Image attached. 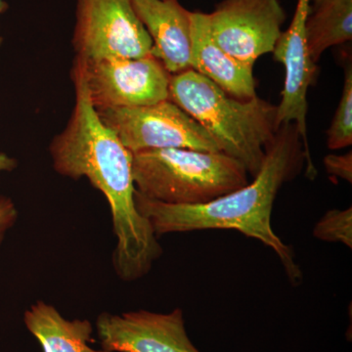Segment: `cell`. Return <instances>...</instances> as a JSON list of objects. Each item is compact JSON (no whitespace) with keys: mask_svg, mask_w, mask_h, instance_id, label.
<instances>
[{"mask_svg":"<svg viewBox=\"0 0 352 352\" xmlns=\"http://www.w3.org/2000/svg\"><path fill=\"white\" fill-rule=\"evenodd\" d=\"M72 78L75 107L64 131L51 142L53 166L60 175L73 179L87 177L106 197L117 237L113 270L122 281H136L150 272L155 261L161 258L163 248L151 223L136 208L132 154L97 115L82 65L76 59Z\"/></svg>","mask_w":352,"mask_h":352,"instance_id":"obj_1","label":"cell"},{"mask_svg":"<svg viewBox=\"0 0 352 352\" xmlns=\"http://www.w3.org/2000/svg\"><path fill=\"white\" fill-rule=\"evenodd\" d=\"M305 161V149L296 124H282L266 150L261 170L242 188L204 205H168L145 198L136 190L134 201L157 237L168 233L230 229L261 241L275 252L289 282L298 286L302 282V270L296 263L293 250L273 231L271 214L278 192L285 183L300 175Z\"/></svg>","mask_w":352,"mask_h":352,"instance_id":"obj_2","label":"cell"},{"mask_svg":"<svg viewBox=\"0 0 352 352\" xmlns=\"http://www.w3.org/2000/svg\"><path fill=\"white\" fill-rule=\"evenodd\" d=\"M168 100L196 120L249 175H258L279 129L277 106L258 96L235 98L192 69L170 76Z\"/></svg>","mask_w":352,"mask_h":352,"instance_id":"obj_3","label":"cell"},{"mask_svg":"<svg viewBox=\"0 0 352 352\" xmlns=\"http://www.w3.org/2000/svg\"><path fill=\"white\" fill-rule=\"evenodd\" d=\"M131 154L136 192L168 205H204L250 182L245 166L222 152L162 149Z\"/></svg>","mask_w":352,"mask_h":352,"instance_id":"obj_4","label":"cell"},{"mask_svg":"<svg viewBox=\"0 0 352 352\" xmlns=\"http://www.w3.org/2000/svg\"><path fill=\"white\" fill-rule=\"evenodd\" d=\"M95 110L131 153L162 149L221 152L214 138L170 100L142 107Z\"/></svg>","mask_w":352,"mask_h":352,"instance_id":"obj_5","label":"cell"},{"mask_svg":"<svg viewBox=\"0 0 352 352\" xmlns=\"http://www.w3.org/2000/svg\"><path fill=\"white\" fill-rule=\"evenodd\" d=\"M74 50L82 60L152 55L153 41L131 0H76Z\"/></svg>","mask_w":352,"mask_h":352,"instance_id":"obj_6","label":"cell"},{"mask_svg":"<svg viewBox=\"0 0 352 352\" xmlns=\"http://www.w3.org/2000/svg\"><path fill=\"white\" fill-rule=\"evenodd\" d=\"M76 59L82 65L95 109L142 107L168 100L171 75L153 55L134 59Z\"/></svg>","mask_w":352,"mask_h":352,"instance_id":"obj_7","label":"cell"},{"mask_svg":"<svg viewBox=\"0 0 352 352\" xmlns=\"http://www.w3.org/2000/svg\"><path fill=\"white\" fill-rule=\"evenodd\" d=\"M208 19L220 47L254 67L259 57L274 50L287 14L280 0H222Z\"/></svg>","mask_w":352,"mask_h":352,"instance_id":"obj_8","label":"cell"},{"mask_svg":"<svg viewBox=\"0 0 352 352\" xmlns=\"http://www.w3.org/2000/svg\"><path fill=\"white\" fill-rule=\"evenodd\" d=\"M96 330L102 349L109 352H201L190 340L180 308L170 314L103 312Z\"/></svg>","mask_w":352,"mask_h":352,"instance_id":"obj_9","label":"cell"},{"mask_svg":"<svg viewBox=\"0 0 352 352\" xmlns=\"http://www.w3.org/2000/svg\"><path fill=\"white\" fill-rule=\"evenodd\" d=\"M308 16L295 13L286 32L278 39L273 56L285 69L282 98L277 106L276 122L295 124L302 138L307 162V176L314 179L317 170L312 163L307 138V94L316 75V64L312 61L305 41V23Z\"/></svg>","mask_w":352,"mask_h":352,"instance_id":"obj_10","label":"cell"},{"mask_svg":"<svg viewBox=\"0 0 352 352\" xmlns=\"http://www.w3.org/2000/svg\"><path fill=\"white\" fill-rule=\"evenodd\" d=\"M153 41L152 55L170 75L191 69V12L178 0H131Z\"/></svg>","mask_w":352,"mask_h":352,"instance_id":"obj_11","label":"cell"},{"mask_svg":"<svg viewBox=\"0 0 352 352\" xmlns=\"http://www.w3.org/2000/svg\"><path fill=\"white\" fill-rule=\"evenodd\" d=\"M191 69L241 100L258 96L254 67L222 50L210 31L208 14L191 12Z\"/></svg>","mask_w":352,"mask_h":352,"instance_id":"obj_12","label":"cell"},{"mask_svg":"<svg viewBox=\"0 0 352 352\" xmlns=\"http://www.w3.org/2000/svg\"><path fill=\"white\" fill-rule=\"evenodd\" d=\"M25 327L43 352H109L92 349L94 326L88 320H68L51 305L38 300L24 314Z\"/></svg>","mask_w":352,"mask_h":352,"instance_id":"obj_13","label":"cell"},{"mask_svg":"<svg viewBox=\"0 0 352 352\" xmlns=\"http://www.w3.org/2000/svg\"><path fill=\"white\" fill-rule=\"evenodd\" d=\"M351 39L352 0H329L310 11L305 23V41L315 64L329 48Z\"/></svg>","mask_w":352,"mask_h":352,"instance_id":"obj_14","label":"cell"},{"mask_svg":"<svg viewBox=\"0 0 352 352\" xmlns=\"http://www.w3.org/2000/svg\"><path fill=\"white\" fill-rule=\"evenodd\" d=\"M329 149L339 150L352 144V68L346 66L342 97L327 131Z\"/></svg>","mask_w":352,"mask_h":352,"instance_id":"obj_15","label":"cell"},{"mask_svg":"<svg viewBox=\"0 0 352 352\" xmlns=\"http://www.w3.org/2000/svg\"><path fill=\"white\" fill-rule=\"evenodd\" d=\"M314 236L324 242L342 243L352 248V208L331 210L324 214L314 229Z\"/></svg>","mask_w":352,"mask_h":352,"instance_id":"obj_16","label":"cell"},{"mask_svg":"<svg viewBox=\"0 0 352 352\" xmlns=\"http://www.w3.org/2000/svg\"><path fill=\"white\" fill-rule=\"evenodd\" d=\"M324 166L330 175L352 182V153L344 155H328L324 157Z\"/></svg>","mask_w":352,"mask_h":352,"instance_id":"obj_17","label":"cell"},{"mask_svg":"<svg viewBox=\"0 0 352 352\" xmlns=\"http://www.w3.org/2000/svg\"><path fill=\"white\" fill-rule=\"evenodd\" d=\"M18 219V210L10 198L0 196V245L7 231L12 228Z\"/></svg>","mask_w":352,"mask_h":352,"instance_id":"obj_18","label":"cell"},{"mask_svg":"<svg viewBox=\"0 0 352 352\" xmlns=\"http://www.w3.org/2000/svg\"><path fill=\"white\" fill-rule=\"evenodd\" d=\"M17 166L18 163L15 159L0 153V171H12Z\"/></svg>","mask_w":352,"mask_h":352,"instance_id":"obj_19","label":"cell"},{"mask_svg":"<svg viewBox=\"0 0 352 352\" xmlns=\"http://www.w3.org/2000/svg\"><path fill=\"white\" fill-rule=\"evenodd\" d=\"M7 9H8V4L3 0H0V14L6 12ZM2 41H3V38L0 36V45H1Z\"/></svg>","mask_w":352,"mask_h":352,"instance_id":"obj_20","label":"cell"},{"mask_svg":"<svg viewBox=\"0 0 352 352\" xmlns=\"http://www.w3.org/2000/svg\"><path fill=\"white\" fill-rule=\"evenodd\" d=\"M328 1L329 0H312L314 4H312L311 10H315V9H317L318 7L323 6V4H325L326 2Z\"/></svg>","mask_w":352,"mask_h":352,"instance_id":"obj_21","label":"cell"}]
</instances>
